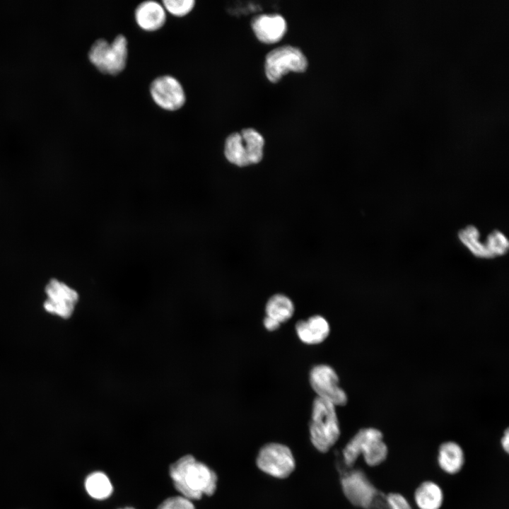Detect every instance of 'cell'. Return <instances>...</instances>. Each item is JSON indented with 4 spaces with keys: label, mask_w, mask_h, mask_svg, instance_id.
Listing matches in <instances>:
<instances>
[{
    "label": "cell",
    "mask_w": 509,
    "mask_h": 509,
    "mask_svg": "<svg viewBox=\"0 0 509 509\" xmlns=\"http://www.w3.org/2000/svg\"><path fill=\"white\" fill-rule=\"evenodd\" d=\"M169 473L175 489L191 501L199 500L203 495L211 496L216 491V472L191 455H186L172 464Z\"/></svg>",
    "instance_id": "cell-1"
},
{
    "label": "cell",
    "mask_w": 509,
    "mask_h": 509,
    "mask_svg": "<svg viewBox=\"0 0 509 509\" xmlns=\"http://www.w3.org/2000/svg\"><path fill=\"white\" fill-rule=\"evenodd\" d=\"M388 447L382 433L375 428L360 429L345 445L341 454L344 464L351 468L359 456L371 467L383 463L388 455Z\"/></svg>",
    "instance_id": "cell-2"
},
{
    "label": "cell",
    "mask_w": 509,
    "mask_h": 509,
    "mask_svg": "<svg viewBox=\"0 0 509 509\" xmlns=\"http://www.w3.org/2000/svg\"><path fill=\"white\" fill-rule=\"evenodd\" d=\"M335 407L331 402L317 397L313 401L309 434L312 446L320 452H327L340 437Z\"/></svg>",
    "instance_id": "cell-3"
},
{
    "label": "cell",
    "mask_w": 509,
    "mask_h": 509,
    "mask_svg": "<svg viewBox=\"0 0 509 509\" xmlns=\"http://www.w3.org/2000/svg\"><path fill=\"white\" fill-rule=\"evenodd\" d=\"M264 139L252 128L230 134L226 139L224 155L232 164L245 167L259 163L263 158Z\"/></svg>",
    "instance_id": "cell-4"
},
{
    "label": "cell",
    "mask_w": 509,
    "mask_h": 509,
    "mask_svg": "<svg viewBox=\"0 0 509 509\" xmlns=\"http://www.w3.org/2000/svg\"><path fill=\"white\" fill-rule=\"evenodd\" d=\"M88 58L101 73L112 76L120 74L126 67L128 42L123 35H117L112 42L98 39L92 45Z\"/></svg>",
    "instance_id": "cell-5"
},
{
    "label": "cell",
    "mask_w": 509,
    "mask_h": 509,
    "mask_svg": "<svg viewBox=\"0 0 509 509\" xmlns=\"http://www.w3.org/2000/svg\"><path fill=\"white\" fill-rule=\"evenodd\" d=\"M255 463L264 474L277 479H287L296 467L291 448L285 444L276 442L266 443L260 447Z\"/></svg>",
    "instance_id": "cell-6"
},
{
    "label": "cell",
    "mask_w": 509,
    "mask_h": 509,
    "mask_svg": "<svg viewBox=\"0 0 509 509\" xmlns=\"http://www.w3.org/2000/svg\"><path fill=\"white\" fill-rule=\"evenodd\" d=\"M340 484L343 494L352 505L361 509L379 507L382 493L362 470L354 469L345 472Z\"/></svg>",
    "instance_id": "cell-7"
},
{
    "label": "cell",
    "mask_w": 509,
    "mask_h": 509,
    "mask_svg": "<svg viewBox=\"0 0 509 509\" xmlns=\"http://www.w3.org/2000/svg\"><path fill=\"white\" fill-rule=\"evenodd\" d=\"M308 64L306 57L298 47L291 45L278 47L266 56V76L270 81L276 83L289 71H305Z\"/></svg>",
    "instance_id": "cell-8"
},
{
    "label": "cell",
    "mask_w": 509,
    "mask_h": 509,
    "mask_svg": "<svg viewBox=\"0 0 509 509\" xmlns=\"http://www.w3.org/2000/svg\"><path fill=\"white\" fill-rule=\"evenodd\" d=\"M310 383L317 397L336 406H344L348 398L344 390L339 385V378L335 370L326 364L315 365L310 372Z\"/></svg>",
    "instance_id": "cell-9"
},
{
    "label": "cell",
    "mask_w": 509,
    "mask_h": 509,
    "mask_svg": "<svg viewBox=\"0 0 509 509\" xmlns=\"http://www.w3.org/2000/svg\"><path fill=\"white\" fill-rule=\"evenodd\" d=\"M149 92L153 102L166 111H176L186 102L182 85L170 75H162L154 78L150 84Z\"/></svg>",
    "instance_id": "cell-10"
},
{
    "label": "cell",
    "mask_w": 509,
    "mask_h": 509,
    "mask_svg": "<svg viewBox=\"0 0 509 509\" xmlns=\"http://www.w3.org/2000/svg\"><path fill=\"white\" fill-rule=\"evenodd\" d=\"M45 310L64 319L69 318L78 301V293L66 283L53 279L45 287Z\"/></svg>",
    "instance_id": "cell-11"
},
{
    "label": "cell",
    "mask_w": 509,
    "mask_h": 509,
    "mask_svg": "<svg viewBox=\"0 0 509 509\" xmlns=\"http://www.w3.org/2000/svg\"><path fill=\"white\" fill-rule=\"evenodd\" d=\"M251 26L256 37L268 44L279 41L287 30L286 20L278 13L258 15L252 18Z\"/></svg>",
    "instance_id": "cell-12"
},
{
    "label": "cell",
    "mask_w": 509,
    "mask_h": 509,
    "mask_svg": "<svg viewBox=\"0 0 509 509\" xmlns=\"http://www.w3.org/2000/svg\"><path fill=\"white\" fill-rule=\"evenodd\" d=\"M136 25L146 32L160 29L166 21V11L162 4L156 1H145L137 5L134 11Z\"/></svg>",
    "instance_id": "cell-13"
},
{
    "label": "cell",
    "mask_w": 509,
    "mask_h": 509,
    "mask_svg": "<svg viewBox=\"0 0 509 509\" xmlns=\"http://www.w3.org/2000/svg\"><path fill=\"white\" fill-rule=\"evenodd\" d=\"M330 327L327 320L320 315H314L306 320H300L296 324V332L300 340L309 345L318 344L329 336Z\"/></svg>",
    "instance_id": "cell-14"
},
{
    "label": "cell",
    "mask_w": 509,
    "mask_h": 509,
    "mask_svg": "<svg viewBox=\"0 0 509 509\" xmlns=\"http://www.w3.org/2000/svg\"><path fill=\"white\" fill-rule=\"evenodd\" d=\"M464 462V452L456 442L446 441L438 447L437 462L445 473L450 475L459 473L462 469Z\"/></svg>",
    "instance_id": "cell-15"
},
{
    "label": "cell",
    "mask_w": 509,
    "mask_h": 509,
    "mask_svg": "<svg viewBox=\"0 0 509 509\" xmlns=\"http://www.w3.org/2000/svg\"><path fill=\"white\" fill-rule=\"evenodd\" d=\"M414 501L419 509H440L444 501L443 491L435 481H423L416 488Z\"/></svg>",
    "instance_id": "cell-16"
},
{
    "label": "cell",
    "mask_w": 509,
    "mask_h": 509,
    "mask_svg": "<svg viewBox=\"0 0 509 509\" xmlns=\"http://www.w3.org/2000/svg\"><path fill=\"white\" fill-rule=\"evenodd\" d=\"M295 308L292 300L286 296L277 293L272 296L265 307L266 316L279 323H283L291 319Z\"/></svg>",
    "instance_id": "cell-17"
},
{
    "label": "cell",
    "mask_w": 509,
    "mask_h": 509,
    "mask_svg": "<svg viewBox=\"0 0 509 509\" xmlns=\"http://www.w3.org/2000/svg\"><path fill=\"white\" fill-rule=\"evenodd\" d=\"M85 488L90 497L99 501L108 498L113 492L109 477L102 472L90 474L86 478Z\"/></svg>",
    "instance_id": "cell-18"
},
{
    "label": "cell",
    "mask_w": 509,
    "mask_h": 509,
    "mask_svg": "<svg viewBox=\"0 0 509 509\" xmlns=\"http://www.w3.org/2000/svg\"><path fill=\"white\" fill-rule=\"evenodd\" d=\"M458 237L462 243L476 257L491 258L485 244L479 240L480 233L474 226H468L460 230Z\"/></svg>",
    "instance_id": "cell-19"
},
{
    "label": "cell",
    "mask_w": 509,
    "mask_h": 509,
    "mask_svg": "<svg viewBox=\"0 0 509 509\" xmlns=\"http://www.w3.org/2000/svg\"><path fill=\"white\" fill-rule=\"evenodd\" d=\"M485 246L491 258L507 253L509 242L505 235L500 230L492 231L487 237Z\"/></svg>",
    "instance_id": "cell-20"
},
{
    "label": "cell",
    "mask_w": 509,
    "mask_h": 509,
    "mask_svg": "<svg viewBox=\"0 0 509 509\" xmlns=\"http://www.w3.org/2000/svg\"><path fill=\"white\" fill-rule=\"evenodd\" d=\"M194 0H163L162 4L166 11L175 17H184L194 8Z\"/></svg>",
    "instance_id": "cell-21"
},
{
    "label": "cell",
    "mask_w": 509,
    "mask_h": 509,
    "mask_svg": "<svg viewBox=\"0 0 509 509\" xmlns=\"http://www.w3.org/2000/svg\"><path fill=\"white\" fill-rule=\"evenodd\" d=\"M158 509H195V507L191 500L182 496H177L165 499Z\"/></svg>",
    "instance_id": "cell-22"
},
{
    "label": "cell",
    "mask_w": 509,
    "mask_h": 509,
    "mask_svg": "<svg viewBox=\"0 0 509 509\" xmlns=\"http://www.w3.org/2000/svg\"><path fill=\"white\" fill-rule=\"evenodd\" d=\"M386 509H412L408 500L399 493L392 492L385 496Z\"/></svg>",
    "instance_id": "cell-23"
},
{
    "label": "cell",
    "mask_w": 509,
    "mask_h": 509,
    "mask_svg": "<svg viewBox=\"0 0 509 509\" xmlns=\"http://www.w3.org/2000/svg\"><path fill=\"white\" fill-rule=\"evenodd\" d=\"M263 324L266 329L270 332H273L279 329L281 324L276 320L266 316L263 320Z\"/></svg>",
    "instance_id": "cell-24"
},
{
    "label": "cell",
    "mask_w": 509,
    "mask_h": 509,
    "mask_svg": "<svg viewBox=\"0 0 509 509\" xmlns=\"http://www.w3.org/2000/svg\"><path fill=\"white\" fill-rule=\"evenodd\" d=\"M501 445L505 453H508L509 451V432L508 429L506 428L503 432V436L501 438Z\"/></svg>",
    "instance_id": "cell-25"
},
{
    "label": "cell",
    "mask_w": 509,
    "mask_h": 509,
    "mask_svg": "<svg viewBox=\"0 0 509 509\" xmlns=\"http://www.w3.org/2000/svg\"><path fill=\"white\" fill-rule=\"evenodd\" d=\"M119 509H134V508H131V507H125V508H119Z\"/></svg>",
    "instance_id": "cell-26"
}]
</instances>
